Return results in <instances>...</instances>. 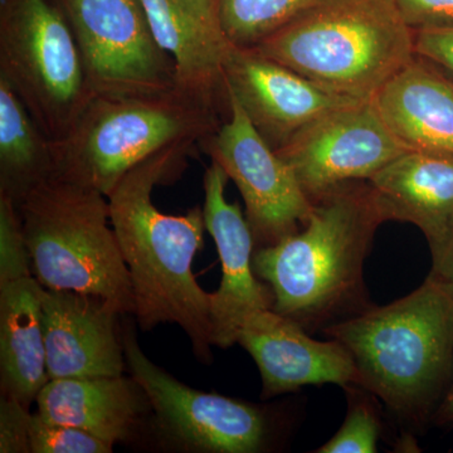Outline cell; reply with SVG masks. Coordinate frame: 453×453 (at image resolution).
Here are the masks:
<instances>
[{
  "mask_svg": "<svg viewBox=\"0 0 453 453\" xmlns=\"http://www.w3.org/2000/svg\"><path fill=\"white\" fill-rule=\"evenodd\" d=\"M296 234L253 252V270L273 294V310L309 334L372 308L365 262L384 223L368 181H351L312 199Z\"/></svg>",
  "mask_w": 453,
  "mask_h": 453,
  "instance_id": "obj_2",
  "label": "cell"
},
{
  "mask_svg": "<svg viewBox=\"0 0 453 453\" xmlns=\"http://www.w3.org/2000/svg\"><path fill=\"white\" fill-rule=\"evenodd\" d=\"M237 342L249 351L261 372L262 398L296 392L306 386H359V372L338 340L321 342L291 319L273 309L244 319Z\"/></svg>",
  "mask_w": 453,
  "mask_h": 453,
  "instance_id": "obj_13",
  "label": "cell"
},
{
  "mask_svg": "<svg viewBox=\"0 0 453 453\" xmlns=\"http://www.w3.org/2000/svg\"><path fill=\"white\" fill-rule=\"evenodd\" d=\"M225 81L226 92L275 150L324 113L359 101L321 88L257 50L238 47L226 62Z\"/></svg>",
  "mask_w": 453,
  "mask_h": 453,
  "instance_id": "obj_12",
  "label": "cell"
},
{
  "mask_svg": "<svg viewBox=\"0 0 453 453\" xmlns=\"http://www.w3.org/2000/svg\"><path fill=\"white\" fill-rule=\"evenodd\" d=\"M381 219L412 223L436 247L453 226V157L405 151L368 180Z\"/></svg>",
  "mask_w": 453,
  "mask_h": 453,
  "instance_id": "obj_19",
  "label": "cell"
},
{
  "mask_svg": "<svg viewBox=\"0 0 453 453\" xmlns=\"http://www.w3.org/2000/svg\"><path fill=\"white\" fill-rule=\"evenodd\" d=\"M276 151L312 201L342 184L368 181L408 150L369 98L324 113Z\"/></svg>",
  "mask_w": 453,
  "mask_h": 453,
  "instance_id": "obj_11",
  "label": "cell"
},
{
  "mask_svg": "<svg viewBox=\"0 0 453 453\" xmlns=\"http://www.w3.org/2000/svg\"><path fill=\"white\" fill-rule=\"evenodd\" d=\"M31 413L17 399L2 395L0 399V452L31 453L29 446Z\"/></svg>",
  "mask_w": 453,
  "mask_h": 453,
  "instance_id": "obj_26",
  "label": "cell"
},
{
  "mask_svg": "<svg viewBox=\"0 0 453 453\" xmlns=\"http://www.w3.org/2000/svg\"><path fill=\"white\" fill-rule=\"evenodd\" d=\"M228 175L219 163L211 162L205 170V229L210 232L222 264L219 288L210 294L213 345L234 347L244 319L258 310L273 309V294L253 270L255 238L237 203L226 199Z\"/></svg>",
  "mask_w": 453,
  "mask_h": 453,
  "instance_id": "obj_14",
  "label": "cell"
},
{
  "mask_svg": "<svg viewBox=\"0 0 453 453\" xmlns=\"http://www.w3.org/2000/svg\"><path fill=\"white\" fill-rule=\"evenodd\" d=\"M413 31L453 26V0H395Z\"/></svg>",
  "mask_w": 453,
  "mask_h": 453,
  "instance_id": "obj_27",
  "label": "cell"
},
{
  "mask_svg": "<svg viewBox=\"0 0 453 453\" xmlns=\"http://www.w3.org/2000/svg\"><path fill=\"white\" fill-rule=\"evenodd\" d=\"M432 270L429 279L437 282L453 296V226L445 238L431 249Z\"/></svg>",
  "mask_w": 453,
  "mask_h": 453,
  "instance_id": "obj_29",
  "label": "cell"
},
{
  "mask_svg": "<svg viewBox=\"0 0 453 453\" xmlns=\"http://www.w3.org/2000/svg\"><path fill=\"white\" fill-rule=\"evenodd\" d=\"M35 279L49 290L91 295L133 314L129 270L103 193L52 177L17 204Z\"/></svg>",
  "mask_w": 453,
  "mask_h": 453,
  "instance_id": "obj_6",
  "label": "cell"
},
{
  "mask_svg": "<svg viewBox=\"0 0 453 453\" xmlns=\"http://www.w3.org/2000/svg\"><path fill=\"white\" fill-rule=\"evenodd\" d=\"M122 344L131 377L150 402L155 427L172 445L198 453H259L270 449L273 421L267 410L180 383L142 353L130 326L122 330Z\"/></svg>",
  "mask_w": 453,
  "mask_h": 453,
  "instance_id": "obj_8",
  "label": "cell"
},
{
  "mask_svg": "<svg viewBox=\"0 0 453 453\" xmlns=\"http://www.w3.org/2000/svg\"><path fill=\"white\" fill-rule=\"evenodd\" d=\"M119 315L100 297L44 288L42 320L50 380L122 375L127 362Z\"/></svg>",
  "mask_w": 453,
  "mask_h": 453,
  "instance_id": "obj_16",
  "label": "cell"
},
{
  "mask_svg": "<svg viewBox=\"0 0 453 453\" xmlns=\"http://www.w3.org/2000/svg\"><path fill=\"white\" fill-rule=\"evenodd\" d=\"M29 446L31 453H111L113 446L100 438L31 414L29 419Z\"/></svg>",
  "mask_w": 453,
  "mask_h": 453,
  "instance_id": "obj_25",
  "label": "cell"
},
{
  "mask_svg": "<svg viewBox=\"0 0 453 453\" xmlns=\"http://www.w3.org/2000/svg\"><path fill=\"white\" fill-rule=\"evenodd\" d=\"M414 53L453 77V26L414 31Z\"/></svg>",
  "mask_w": 453,
  "mask_h": 453,
  "instance_id": "obj_28",
  "label": "cell"
},
{
  "mask_svg": "<svg viewBox=\"0 0 453 453\" xmlns=\"http://www.w3.org/2000/svg\"><path fill=\"white\" fill-rule=\"evenodd\" d=\"M356 363L360 387L402 421H425L453 368V296L434 280L386 306L325 327Z\"/></svg>",
  "mask_w": 453,
  "mask_h": 453,
  "instance_id": "obj_3",
  "label": "cell"
},
{
  "mask_svg": "<svg viewBox=\"0 0 453 453\" xmlns=\"http://www.w3.org/2000/svg\"><path fill=\"white\" fill-rule=\"evenodd\" d=\"M434 418L437 425L453 426V381L437 405Z\"/></svg>",
  "mask_w": 453,
  "mask_h": 453,
  "instance_id": "obj_30",
  "label": "cell"
},
{
  "mask_svg": "<svg viewBox=\"0 0 453 453\" xmlns=\"http://www.w3.org/2000/svg\"><path fill=\"white\" fill-rule=\"evenodd\" d=\"M408 151L453 157V77L418 55L372 97Z\"/></svg>",
  "mask_w": 453,
  "mask_h": 453,
  "instance_id": "obj_17",
  "label": "cell"
},
{
  "mask_svg": "<svg viewBox=\"0 0 453 453\" xmlns=\"http://www.w3.org/2000/svg\"><path fill=\"white\" fill-rule=\"evenodd\" d=\"M31 266L17 204L9 196L0 195V286L32 276Z\"/></svg>",
  "mask_w": 453,
  "mask_h": 453,
  "instance_id": "obj_24",
  "label": "cell"
},
{
  "mask_svg": "<svg viewBox=\"0 0 453 453\" xmlns=\"http://www.w3.org/2000/svg\"><path fill=\"white\" fill-rule=\"evenodd\" d=\"M252 50L357 100L374 97L416 55L395 0H319Z\"/></svg>",
  "mask_w": 453,
  "mask_h": 453,
  "instance_id": "obj_4",
  "label": "cell"
},
{
  "mask_svg": "<svg viewBox=\"0 0 453 453\" xmlns=\"http://www.w3.org/2000/svg\"><path fill=\"white\" fill-rule=\"evenodd\" d=\"M220 112L178 89L162 95H95L61 139L52 140L55 177L106 196L121 178L170 145L201 146Z\"/></svg>",
  "mask_w": 453,
  "mask_h": 453,
  "instance_id": "obj_5",
  "label": "cell"
},
{
  "mask_svg": "<svg viewBox=\"0 0 453 453\" xmlns=\"http://www.w3.org/2000/svg\"><path fill=\"white\" fill-rule=\"evenodd\" d=\"M43 288L32 276L0 286L2 395L27 408L50 381L42 320Z\"/></svg>",
  "mask_w": 453,
  "mask_h": 453,
  "instance_id": "obj_20",
  "label": "cell"
},
{
  "mask_svg": "<svg viewBox=\"0 0 453 453\" xmlns=\"http://www.w3.org/2000/svg\"><path fill=\"white\" fill-rule=\"evenodd\" d=\"M73 29L95 95L175 91L174 65L157 40L142 0H55Z\"/></svg>",
  "mask_w": 453,
  "mask_h": 453,
  "instance_id": "obj_9",
  "label": "cell"
},
{
  "mask_svg": "<svg viewBox=\"0 0 453 453\" xmlns=\"http://www.w3.org/2000/svg\"><path fill=\"white\" fill-rule=\"evenodd\" d=\"M228 105L226 120L201 148L240 190L255 242L271 246L305 226L312 202L290 165L262 138L229 94Z\"/></svg>",
  "mask_w": 453,
  "mask_h": 453,
  "instance_id": "obj_10",
  "label": "cell"
},
{
  "mask_svg": "<svg viewBox=\"0 0 453 453\" xmlns=\"http://www.w3.org/2000/svg\"><path fill=\"white\" fill-rule=\"evenodd\" d=\"M199 144L184 142L157 151L127 172L107 196L110 222L133 285L134 312L142 330L178 324L192 342L196 357L211 359L213 325L210 294L193 275L203 247V208L183 216L155 207L154 188L174 181Z\"/></svg>",
  "mask_w": 453,
  "mask_h": 453,
  "instance_id": "obj_1",
  "label": "cell"
},
{
  "mask_svg": "<svg viewBox=\"0 0 453 453\" xmlns=\"http://www.w3.org/2000/svg\"><path fill=\"white\" fill-rule=\"evenodd\" d=\"M348 395V414L339 431L315 453L378 452L381 426L374 395L360 386L344 388Z\"/></svg>",
  "mask_w": 453,
  "mask_h": 453,
  "instance_id": "obj_23",
  "label": "cell"
},
{
  "mask_svg": "<svg viewBox=\"0 0 453 453\" xmlns=\"http://www.w3.org/2000/svg\"><path fill=\"white\" fill-rule=\"evenodd\" d=\"M55 173L52 139L0 77V195L18 204L29 190Z\"/></svg>",
  "mask_w": 453,
  "mask_h": 453,
  "instance_id": "obj_21",
  "label": "cell"
},
{
  "mask_svg": "<svg viewBox=\"0 0 453 453\" xmlns=\"http://www.w3.org/2000/svg\"><path fill=\"white\" fill-rule=\"evenodd\" d=\"M160 49L174 65L175 88L228 113L225 68L235 46L217 0H142Z\"/></svg>",
  "mask_w": 453,
  "mask_h": 453,
  "instance_id": "obj_15",
  "label": "cell"
},
{
  "mask_svg": "<svg viewBox=\"0 0 453 453\" xmlns=\"http://www.w3.org/2000/svg\"><path fill=\"white\" fill-rule=\"evenodd\" d=\"M0 77L52 140L95 96L73 29L50 0H0Z\"/></svg>",
  "mask_w": 453,
  "mask_h": 453,
  "instance_id": "obj_7",
  "label": "cell"
},
{
  "mask_svg": "<svg viewBox=\"0 0 453 453\" xmlns=\"http://www.w3.org/2000/svg\"><path fill=\"white\" fill-rule=\"evenodd\" d=\"M319 0H217L220 22L238 49L252 50Z\"/></svg>",
  "mask_w": 453,
  "mask_h": 453,
  "instance_id": "obj_22",
  "label": "cell"
},
{
  "mask_svg": "<svg viewBox=\"0 0 453 453\" xmlns=\"http://www.w3.org/2000/svg\"><path fill=\"white\" fill-rule=\"evenodd\" d=\"M42 418L88 432L110 445L135 437L151 405L133 377L50 380L37 399Z\"/></svg>",
  "mask_w": 453,
  "mask_h": 453,
  "instance_id": "obj_18",
  "label": "cell"
}]
</instances>
